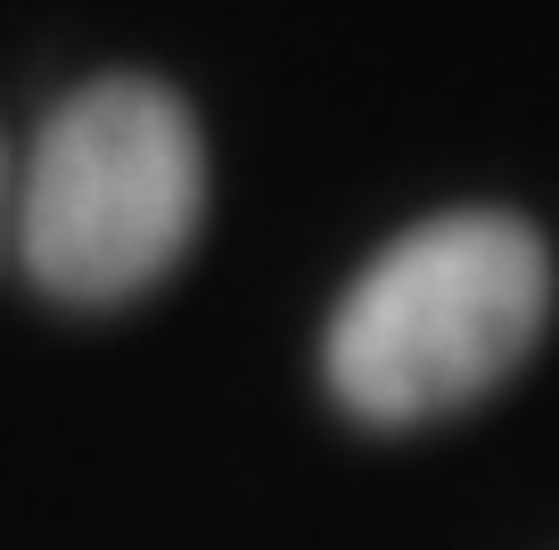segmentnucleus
Returning a JSON list of instances; mask_svg holds the SVG:
<instances>
[{
    "label": "nucleus",
    "instance_id": "f257e3e1",
    "mask_svg": "<svg viewBox=\"0 0 559 550\" xmlns=\"http://www.w3.org/2000/svg\"><path fill=\"white\" fill-rule=\"evenodd\" d=\"M551 312V255L519 214H437L403 230L330 321V386L370 428L477 403L526 361Z\"/></svg>",
    "mask_w": 559,
    "mask_h": 550
},
{
    "label": "nucleus",
    "instance_id": "f03ea898",
    "mask_svg": "<svg viewBox=\"0 0 559 550\" xmlns=\"http://www.w3.org/2000/svg\"><path fill=\"white\" fill-rule=\"evenodd\" d=\"M198 214L206 148L190 107L148 74H107L41 123L17 247L58 304H123L190 255Z\"/></svg>",
    "mask_w": 559,
    "mask_h": 550
},
{
    "label": "nucleus",
    "instance_id": "7ed1b4c3",
    "mask_svg": "<svg viewBox=\"0 0 559 550\" xmlns=\"http://www.w3.org/2000/svg\"><path fill=\"white\" fill-rule=\"evenodd\" d=\"M0 230H9V156H0Z\"/></svg>",
    "mask_w": 559,
    "mask_h": 550
}]
</instances>
